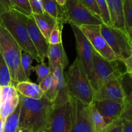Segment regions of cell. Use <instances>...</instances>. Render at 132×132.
Masks as SVG:
<instances>
[{
    "mask_svg": "<svg viewBox=\"0 0 132 132\" xmlns=\"http://www.w3.org/2000/svg\"><path fill=\"white\" fill-rule=\"evenodd\" d=\"M20 98L19 128H27L30 132H38L48 128L53 104L44 95L40 99H33L20 94Z\"/></svg>",
    "mask_w": 132,
    "mask_h": 132,
    "instance_id": "cell-1",
    "label": "cell"
},
{
    "mask_svg": "<svg viewBox=\"0 0 132 132\" xmlns=\"http://www.w3.org/2000/svg\"><path fill=\"white\" fill-rule=\"evenodd\" d=\"M28 17L15 9L6 10L0 15V23L19 44L22 50L32 54L38 63H41L28 33Z\"/></svg>",
    "mask_w": 132,
    "mask_h": 132,
    "instance_id": "cell-2",
    "label": "cell"
},
{
    "mask_svg": "<svg viewBox=\"0 0 132 132\" xmlns=\"http://www.w3.org/2000/svg\"><path fill=\"white\" fill-rule=\"evenodd\" d=\"M64 79L70 97L88 105L94 102L95 91L78 56L69 67Z\"/></svg>",
    "mask_w": 132,
    "mask_h": 132,
    "instance_id": "cell-3",
    "label": "cell"
},
{
    "mask_svg": "<svg viewBox=\"0 0 132 132\" xmlns=\"http://www.w3.org/2000/svg\"><path fill=\"white\" fill-rule=\"evenodd\" d=\"M0 52L10 70L14 86L21 82H30L26 77L21 65V48L1 23Z\"/></svg>",
    "mask_w": 132,
    "mask_h": 132,
    "instance_id": "cell-4",
    "label": "cell"
},
{
    "mask_svg": "<svg viewBox=\"0 0 132 132\" xmlns=\"http://www.w3.org/2000/svg\"><path fill=\"white\" fill-rule=\"evenodd\" d=\"M122 61L108 60L95 51L93 59V75L90 82L94 91L99 89L106 82L115 78H122L126 75L120 67Z\"/></svg>",
    "mask_w": 132,
    "mask_h": 132,
    "instance_id": "cell-5",
    "label": "cell"
},
{
    "mask_svg": "<svg viewBox=\"0 0 132 132\" xmlns=\"http://www.w3.org/2000/svg\"><path fill=\"white\" fill-rule=\"evenodd\" d=\"M62 21L63 23L82 25H101V19L95 16L79 0H67L63 6Z\"/></svg>",
    "mask_w": 132,
    "mask_h": 132,
    "instance_id": "cell-6",
    "label": "cell"
},
{
    "mask_svg": "<svg viewBox=\"0 0 132 132\" xmlns=\"http://www.w3.org/2000/svg\"><path fill=\"white\" fill-rule=\"evenodd\" d=\"M100 29L119 60H124L132 54V45L126 32L103 23L100 25Z\"/></svg>",
    "mask_w": 132,
    "mask_h": 132,
    "instance_id": "cell-7",
    "label": "cell"
},
{
    "mask_svg": "<svg viewBox=\"0 0 132 132\" xmlns=\"http://www.w3.org/2000/svg\"><path fill=\"white\" fill-rule=\"evenodd\" d=\"M72 116L70 132H95L90 116V104L70 97Z\"/></svg>",
    "mask_w": 132,
    "mask_h": 132,
    "instance_id": "cell-8",
    "label": "cell"
},
{
    "mask_svg": "<svg viewBox=\"0 0 132 132\" xmlns=\"http://www.w3.org/2000/svg\"><path fill=\"white\" fill-rule=\"evenodd\" d=\"M70 25L76 38L77 56L81 60L88 77L91 82L93 75V59L95 50L79 27L74 24Z\"/></svg>",
    "mask_w": 132,
    "mask_h": 132,
    "instance_id": "cell-9",
    "label": "cell"
},
{
    "mask_svg": "<svg viewBox=\"0 0 132 132\" xmlns=\"http://www.w3.org/2000/svg\"><path fill=\"white\" fill-rule=\"evenodd\" d=\"M94 50L108 60H118L101 32L100 25H82L79 27Z\"/></svg>",
    "mask_w": 132,
    "mask_h": 132,
    "instance_id": "cell-10",
    "label": "cell"
},
{
    "mask_svg": "<svg viewBox=\"0 0 132 132\" xmlns=\"http://www.w3.org/2000/svg\"><path fill=\"white\" fill-rule=\"evenodd\" d=\"M124 77L112 79L104 83L95 92L94 100L110 99L124 104L128 95L122 84Z\"/></svg>",
    "mask_w": 132,
    "mask_h": 132,
    "instance_id": "cell-11",
    "label": "cell"
},
{
    "mask_svg": "<svg viewBox=\"0 0 132 132\" xmlns=\"http://www.w3.org/2000/svg\"><path fill=\"white\" fill-rule=\"evenodd\" d=\"M72 128L70 102L54 107L49 122V132H70Z\"/></svg>",
    "mask_w": 132,
    "mask_h": 132,
    "instance_id": "cell-12",
    "label": "cell"
},
{
    "mask_svg": "<svg viewBox=\"0 0 132 132\" xmlns=\"http://www.w3.org/2000/svg\"><path fill=\"white\" fill-rule=\"evenodd\" d=\"M27 27L31 41L37 50L40 62L41 63H43L45 61V58H47L48 49L49 46L48 41L45 38V36L38 28L32 15L28 17Z\"/></svg>",
    "mask_w": 132,
    "mask_h": 132,
    "instance_id": "cell-13",
    "label": "cell"
},
{
    "mask_svg": "<svg viewBox=\"0 0 132 132\" xmlns=\"http://www.w3.org/2000/svg\"><path fill=\"white\" fill-rule=\"evenodd\" d=\"M93 104L107 124H110L119 119L123 109L124 104L113 100L104 99L94 100Z\"/></svg>",
    "mask_w": 132,
    "mask_h": 132,
    "instance_id": "cell-14",
    "label": "cell"
},
{
    "mask_svg": "<svg viewBox=\"0 0 132 132\" xmlns=\"http://www.w3.org/2000/svg\"><path fill=\"white\" fill-rule=\"evenodd\" d=\"M47 58L50 72H54L59 65H61L64 70L68 66L69 61L62 42L57 44H49Z\"/></svg>",
    "mask_w": 132,
    "mask_h": 132,
    "instance_id": "cell-15",
    "label": "cell"
},
{
    "mask_svg": "<svg viewBox=\"0 0 132 132\" xmlns=\"http://www.w3.org/2000/svg\"><path fill=\"white\" fill-rule=\"evenodd\" d=\"M56 84L57 95L54 102V107H59L67 103L70 100L68 89L64 75V69L59 65L53 72Z\"/></svg>",
    "mask_w": 132,
    "mask_h": 132,
    "instance_id": "cell-16",
    "label": "cell"
},
{
    "mask_svg": "<svg viewBox=\"0 0 132 132\" xmlns=\"http://www.w3.org/2000/svg\"><path fill=\"white\" fill-rule=\"evenodd\" d=\"M106 1L108 5L112 26L126 32L122 0H106Z\"/></svg>",
    "mask_w": 132,
    "mask_h": 132,
    "instance_id": "cell-17",
    "label": "cell"
},
{
    "mask_svg": "<svg viewBox=\"0 0 132 132\" xmlns=\"http://www.w3.org/2000/svg\"><path fill=\"white\" fill-rule=\"evenodd\" d=\"M32 16L38 28L45 38L48 41L49 36L56 24L57 19L46 12L42 14H32Z\"/></svg>",
    "mask_w": 132,
    "mask_h": 132,
    "instance_id": "cell-18",
    "label": "cell"
},
{
    "mask_svg": "<svg viewBox=\"0 0 132 132\" xmlns=\"http://www.w3.org/2000/svg\"><path fill=\"white\" fill-rule=\"evenodd\" d=\"M17 91L21 95L33 99H40L44 95L43 91L39 84L31 82H21L15 85Z\"/></svg>",
    "mask_w": 132,
    "mask_h": 132,
    "instance_id": "cell-19",
    "label": "cell"
},
{
    "mask_svg": "<svg viewBox=\"0 0 132 132\" xmlns=\"http://www.w3.org/2000/svg\"><path fill=\"white\" fill-rule=\"evenodd\" d=\"M21 110V98L15 109L7 116L4 121L3 132H16L19 128V115Z\"/></svg>",
    "mask_w": 132,
    "mask_h": 132,
    "instance_id": "cell-20",
    "label": "cell"
},
{
    "mask_svg": "<svg viewBox=\"0 0 132 132\" xmlns=\"http://www.w3.org/2000/svg\"><path fill=\"white\" fill-rule=\"evenodd\" d=\"M45 12L58 21H62L63 6H59L55 0H41Z\"/></svg>",
    "mask_w": 132,
    "mask_h": 132,
    "instance_id": "cell-21",
    "label": "cell"
},
{
    "mask_svg": "<svg viewBox=\"0 0 132 132\" xmlns=\"http://www.w3.org/2000/svg\"><path fill=\"white\" fill-rule=\"evenodd\" d=\"M90 116L95 132H104L108 124L104 121L103 116L97 109L93 102L90 104Z\"/></svg>",
    "mask_w": 132,
    "mask_h": 132,
    "instance_id": "cell-22",
    "label": "cell"
},
{
    "mask_svg": "<svg viewBox=\"0 0 132 132\" xmlns=\"http://www.w3.org/2000/svg\"><path fill=\"white\" fill-rule=\"evenodd\" d=\"M20 102V94L12 99L3 102L0 105V117L3 121L17 107Z\"/></svg>",
    "mask_w": 132,
    "mask_h": 132,
    "instance_id": "cell-23",
    "label": "cell"
},
{
    "mask_svg": "<svg viewBox=\"0 0 132 132\" xmlns=\"http://www.w3.org/2000/svg\"><path fill=\"white\" fill-rule=\"evenodd\" d=\"M13 85L10 70L0 52V87Z\"/></svg>",
    "mask_w": 132,
    "mask_h": 132,
    "instance_id": "cell-24",
    "label": "cell"
},
{
    "mask_svg": "<svg viewBox=\"0 0 132 132\" xmlns=\"http://www.w3.org/2000/svg\"><path fill=\"white\" fill-rule=\"evenodd\" d=\"M34 60L33 56L27 52L22 53L21 54V65L26 77L30 80V76L33 71H34V67L32 65V62Z\"/></svg>",
    "mask_w": 132,
    "mask_h": 132,
    "instance_id": "cell-25",
    "label": "cell"
},
{
    "mask_svg": "<svg viewBox=\"0 0 132 132\" xmlns=\"http://www.w3.org/2000/svg\"><path fill=\"white\" fill-rule=\"evenodd\" d=\"M126 32L132 28V0H122Z\"/></svg>",
    "mask_w": 132,
    "mask_h": 132,
    "instance_id": "cell-26",
    "label": "cell"
},
{
    "mask_svg": "<svg viewBox=\"0 0 132 132\" xmlns=\"http://www.w3.org/2000/svg\"><path fill=\"white\" fill-rule=\"evenodd\" d=\"M63 24L60 21L57 20L56 24L50 33L48 38L49 44H57L62 42V29Z\"/></svg>",
    "mask_w": 132,
    "mask_h": 132,
    "instance_id": "cell-27",
    "label": "cell"
},
{
    "mask_svg": "<svg viewBox=\"0 0 132 132\" xmlns=\"http://www.w3.org/2000/svg\"><path fill=\"white\" fill-rule=\"evenodd\" d=\"M101 13V18L103 23L108 25H112L110 16L109 10L106 0H96Z\"/></svg>",
    "mask_w": 132,
    "mask_h": 132,
    "instance_id": "cell-28",
    "label": "cell"
},
{
    "mask_svg": "<svg viewBox=\"0 0 132 132\" xmlns=\"http://www.w3.org/2000/svg\"><path fill=\"white\" fill-rule=\"evenodd\" d=\"M120 118L132 122V91L128 94Z\"/></svg>",
    "mask_w": 132,
    "mask_h": 132,
    "instance_id": "cell-29",
    "label": "cell"
},
{
    "mask_svg": "<svg viewBox=\"0 0 132 132\" xmlns=\"http://www.w3.org/2000/svg\"><path fill=\"white\" fill-rule=\"evenodd\" d=\"M14 9L27 16L32 15V9L28 0H13Z\"/></svg>",
    "mask_w": 132,
    "mask_h": 132,
    "instance_id": "cell-30",
    "label": "cell"
},
{
    "mask_svg": "<svg viewBox=\"0 0 132 132\" xmlns=\"http://www.w3.org/2000/svg\"><path fill=\"white\" fill-rule=\"evenodd\" d=\"M1 97H2V103L6 100L12 99L19 95V93L14 85L1 87Z\"/></svg>",
    "mask_w": 132,
    "mask_h": 132,
    "instance_id": "cell-31",
    "label": "cell"
},
{
    "mask_svg": "<svg viewBox=\"0 0 132 132\" xmlns=\"http://www.w3.org/2000/svg\"><path fill=\"white\" fill-rule=\"evenodd\" d=\"M34 71H36L37 76V82L39 84L50 73L49 67L46 65L45 62L39 63L34 67Z\"/></svg>",
    "mask_w": 132,
    "mask_h": 132,
    "instance_id": "cell-32",
    "label": "cell"
},
{
    "mask_svg": "<svg viewBox=\"0 0 132 132\" xmlns=\"http://www.w3.org/2000/svg\"><path fill=\"white\" fill-rule=\"evenodd\" d=\"M79 1H81L95 16L101 19L100 10H99V6H98L96 0H79Z\"/></svg>",
    "mask_w": 132,
    "mask_h": 132,
    "instance_id": "cell-33",
    "label": "cell"
},
{
    "mask_svg": "<svg viewBox=\"0 0 132 132\" xmlns=\"http://www.w3.org/2000/svg\"><path fill=\"white\" fill-rule=\"evenodd\" d=\"M32 14H42L45 12L41 0H28Z\"/></svg>",
    "mask_w": 132,
    "mask_h": 132,
    "instance_id": "cell-34",
    "label": "cell"
},
{
    "mask_svg": "<svg viewBox=\"0 0 132 132\" xmlns=\"http://www.w3.org/2000/svg\"><path fill=\"white\" fill-rule=\"evenodd\" d=\"M104 132H122V119L119 118L108 124Z\"/></svg>",
    "mask_w": 132,
    "mask_h": 132,
    "instance_id": "cell-35",
    "label": "cell"
},
{
    "mask_svg": "<svg viewBox=\"0 0 132 132\" xmlns=\"http://www.w3.org/2000/svg\"><path fill=\"white\" fill-rule=\"evenodd\" d=\"M54 76L53 75V72H50L39 85L40 87L42 89V91L44 92L46 91L52 85L53 83L54 82Z\"/></svg>",
    "mask_w": 132,
    "mask_h": 132,
    "instance_id": "cell-36",
    "label": "cell"
},
{
    "mask_svg": "<svg viewBox=\"0 0 132 132\" xmlns=\"http://www.w3.org/2000/svg\"><path fill=\"white\" fill-rule=\"evenodd\" d=\"M126 68V74H132V54L128 58L122 61Z\"/></svg>",
    "mask_w": 132,
    "mask_h": 132,
    "instance_id": "cell-37",
    "label": "cell"
},
{
    "mask_svg": "<svg viewBox=\"0 0 132 132\" xmlns=\"http://www.w3.org/2000/svg\"><path fill=\"white\" fill-rule=\"evenodd\" d=\"M0 4L3 7L5 10L14 9L13 0H0Z\"/></svg>",
    "mask_w": 132,
    "mask_h": 132,
    "instance_id": "cell-38",
    "label": "cell"
},
{
    "mask_svg": "<svg viewBox=\"0 0 132 132\" xmlns=\"http://www.w3.org/2000/svg\"><path fill=\"white\" fill-rule=\"evenodd\" d=\"M122 132H132V122L122 119Z\"/></svg>",
    "mask_w": 132,
    "mask_h": 132,
    "instance_id": "cell-39",
    "label": "cell"
},
{
    "mask_svg": "<svg viewBox=\"0 0 132 132\" xmlns=\"http://www.w3.org/2000/svg\"><path fill=\"white\" fill-rule=\"evenodd\" d=\"M57 2V3L59 5V6H63L65 5L66 2H67V0H55Z\"/></svg>",
    "mask_w": 132,
    "mask_h": 132,
    "instance_id": "cell-40",
    "label": "cell"
},
{
    "mask_svg": "<svg viewBox=\"0 0 132 132\" xmlns=\"http://www.w3.org/2000/svg\"><path fill=\"white\" fill-rule=\"evenodd\" d=\"M126 33H127L128 36V38H129V40H130V43H131V44L132 45V28H131V29L129 30L128 31H127V32H126Z\"/></svg>",
    "mask_w": 132,
    "mask_h": 132,
    "instance_id": "cell-41",
    "label": "cell"
},
{
    "mask_svg": "<svg viewBox=\"0 0 132 132\" xmlns=\"http://www.w3.org/2000/svg\"><path fill=\"white\" fill-rule=\"evenodd\" d=\"M4 129V121L0 117V132H3Z\"/></svg>",
    "mask_w": 132,
    "mask_h": 132,
    "instance_id": "cell-42",
    "label": "cell"
},
{
    "mask_svg": "<svg viewBox=\"0 0 132 132\" xmlns=\"http://www.w3.org/2000/svg\"><path fill=\"white\" fill-rule=\"evenodd\" d=\"M16 132H30V131L28 130V129L24 128H19L18 129V130L16 131Z\"/></svg>",
    "mask_w": 132,
    "mask_h": 132,
    "instance_id": "cell-43",
    "label": "cell"
},
{
    "mask_svg": "<svg viewBox=\"0 0 132 132\" xmlns=\"http://www.w3.org/2000/svg\"><path fill=\"white\" fill-rule=\"evenodd\" d=\"M3 11H5V9H3V6H1V4H0V15H1V13H2Z\"/></svg>",
    "mask_w": 132,
    "mask_h": 132,
    "instance_id": "cell-44",
    "label": "cell"
},
{
    "mask_svg": "<svg viewBox=\"0 0 132 132\" xmlns=\"http://www.w3.org/2000/svg\"><path fill=\"white\" fill-rule=\"evenodd\" d=\"M2 104V97H1V87H0V105Z\"/></svg>",
    "mask_w": 132,
    "mask_h": 132,
    "instance_id": "cell-45",
    "label": "cell"
},
{
    "mask_svg": "<svg viewBox=\"0 0 132 132\" xmlns=\"http://www.w3.org/2000/svg\"><path fill=\"white\" fill-rule=\"evenodd\" d=\"M38 132H49V131H48V128H46V129H43V130L39 131H38Z\"/></svg>",
    "mask_w": 132,
    "mask_h": 132,
    "instance_id": "cell-46",
    "label": "cell"
},
{
    "mask_svg": "<svg viewBox=\"0 0 132 132\" xmlns=\"http://www.w3.org/2000/svg\"><path fill=\"white\" fill-rule=\"evenodd\" d=\"M126 75H128L129 76V77L132 80V74H126Z\"/></svg>",
    "mask_w": 132,
    "mask_h": 132,
    "instance_id": "cell-47",
    "label": "cell"
}]
</instances>
